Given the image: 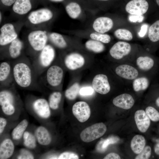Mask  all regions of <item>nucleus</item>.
Masks as SVG:
<instances>
[{
    "mask_svg": "<svg viewBox=\"0 0 159 159\" xmlns=\"http://www.w3.org/2000/svg\"><path fill=\"white\" fill-rule=\"evenodd\" d=\"M11 62L14 83L23 89L40 87L32 62L26 57H20Z\"/></svg>",
    "mask_w": 159,
    "mask_h": 159,
    "instance_id": "obj_1",
    "label": "nucleus"
},
{
    "mask_svg": "<svg viewBox=\"0 0 159 159\" xmlns=\"http://www.w3.org/2000/svg\"><path fill=\"white\" fill-rule=\"evenodd\" d=\"M55 54L53 47L47 44L34 58L32 64L38 77L51 65L55 58Z\"/></svg>",
    "mask_w": 159,
    "mask_h": 159,
    "instance_id": "obj_2",
    "label": "nucleus"
},
{
    "mask_svg": "<svg viewBox=\"0 0 159 159\" xmlns=\"http://www.w3.org/2000/svg\"><path fill=\"white\" fill-rule=\"evenodd\" d=\"M14 83L9 86L1 88L0 92V105L3 112L6 115H11L15 111V97L13 90Z\"/></svg>",
    "mask_w": 159,
    "mask_h": 159,
    "instance_id": "obj_3",
    "label": "nucleus"
},
{
    "mask_svg": "<svg viewBox=\"0 0 159 159\" xmlns=\"http://www.w3.org/2000/svg\"><path fill=\"white\" fill-rule=\"evenodd\" d=\"M27 38L29 47L36 53V56L47 44L49 37L46 31L38 29L30 32Z\"/></svg>",
    "mask_w": 159,
    "mask_h": 159,
    "instance_id": "obj_4",
    "label": "nucleus"
},
{
    "mask_svg": "<svg viewBox=\"0 0 159 159\" xmlns=\"http://www.w3.org/2000/svg\"><path fill=\"white\" fill-rule=\"evenodd\" d=\"M42 84L45 87L47 86L56 87L61 83L63 77L64 72L62 69L57 65L49 66L43 73Z\"/></svg>",
    "mask_w": 159,
    "mask_h": 159,
    "instance_id": "obj_5",
    "label": "nucleus"
},
{
    "mask_svg": "<svg viewBox=\"0 0 159 159\" xmlns=\"http://www.w3.org/2000/svg\"><path fill=\"white\" fill-rule=\"evenodd\" d=\"M106 130L107 127L103 123H95L84 129L81 132L80 137L83 141L90 142L102 136Z\"/></svg>",
    "mask_w": 159,
    "mask_h": 159,
    "instance_id": "obj_6",
    "label": "nucleus"
},
{
    "mask_svg": "<svg viewBox=\"0 0 159 159\" xmlns=\"http://www.w3.org/2000/svg\"><path fill=\"white\" fill-rule=\"evenodd\" d=\"M53 16L52 11L47 8H42L31 11L28 16L29 22L34 25H39L48 22Z\"/></svg>",
    "mask_w": 159,
    "mask_h": 159,
    "instance_id": "obj_7",
    "label": "nucleus"
},
{
    "mask_svg": "<svg viewBox=\"0 0 159 159\" xmlns=\"http://www.w3.org/2000/svg\"><path fill=\"white\" fill-rule=\"evenodd\" d=\"M18 34L14 25L11 23H6L0 29V46H7L18 38Z\"/></svg>",
    "mask_w": 159,
    "mask_h": 159,
    "instance_id": "obj_8",
    "label": "nucleus"
},
{
    "mask_svg": "<svg viewBox=\"0 0 159 159\" xmlns=\"http://www.w3.org/2000/svg\"><path fill=\"white\" fill-rule=\"evenodd\" d=\"M14 83L11 62H2L0 64V87H8Z\"/></svg>",
    "mask_w": 159,
    "mask_h": 159,
    "instance_id": "obj_9",
    "label": "nucleus"
},
{
    "mask_svg": "<svg viewBox=\"0 0 159 159\" xmlns=\"http://www.w3.org/2000/svg\"><path fill=\"white\" fill-rule=\"evenodd\" d=\"M148 8L149 4L146 0H131L126 4L125 10L130 14L143 15Z\"/></svg>",
    "mask_w": 159,
    "mask_h": 159,
    "instance_id": "obj_10",
    "label": "nucleus"
},
{
    "mask_svg": "<svg viewBox=\"0 0 159 159\" xmlns=\"http://www.w3.org/2000/svg\"><path fill=\"white\" fill-rule=\"evenodd\" d=\"M72 111L74 116L81 122L86 121L91 114L89 105L84 101H79L75 103L73 106Z\"/></svg>",
    "mask_w": 159,
    "mask_h": 159,
    "instance_id": "obj_11",
    "label": "nucleus"
},
{
    "mask_svg": "<svg viewBox=\"0 0 159 159\" xmlns=\"http://www.w3.org/2000/svg\"><path fill=\"white\" fill-rule=\"evenodd\" d=\"M131 49V46L129 43L119 41L113 45L109 52L111 56L114 58L120 59L129 54Z\"/></svg>",
    "mask_w": 159,
    "mask_h": 159,
    "instance_id": "obj_12",
    "label": "nucleus"
},
{
    "mask_svg": "<svg viewBox=\"0 0 159 159\" xmlns=\"http://www.w3.org/2000/svg\"><path fill=\"white\" fill-rule=\"evenodd\" d=\"M94 90L97 92L102 95L108 93L110 90V86L107 76L103 74L96 75L92 82Z\"/></svg>",
    "mask_w": 159,
    "mask_h": 159,
    "instance_id": "obj_13",
    "label": "nucleus"
},
{
    "mask_svg": "<svg viewBox=\"0 0 159 159\" xmlns=\"http://www.w3.org/2000/svg\"><path fill=\"white\" fill-rule=\"evenodd\" d=\"M64 62L67 68L70 70H74L83 66L85 63V59L80 54L73 53L65 57Z\"/></svg>",
    "mask_w": 159,
    "mask_h": 159,
    "instance_id": "obj_14",
    "label": "nucleus"
},
{
    "mask_svg": "<svg viewBox=\"0 0 159 159\" xmlns=\"http://www.w3.org/2000/svg\"><path fill=\"white\" fill-rule=\"evenodd\" d=\"M8 59L14 60L21 57L24 48L23 42L17 38L8 45Z\"/></svg>",
    "mask_w": 159,
    "mask_h": 159,
    "instance_id": "obj_15",
    "label": "nucleus"
},
{
    "mask_svg": "<svg viewBox=\"0 0 159 159\" xmlns=\"http://www.w3.org/2000/svg\"><path fill=\"white\" fill-rule=\"evenodd\" d=\"M115 72L119 77L128 80H134L138 75V72L135 68L127 64H122L117 66Z\"/></svg>",
    "mask_w": 159,
    "mask_h": 159,
    "instance_id": "obj_16",
    "label": "nucleus"
},
{
    "mask_svg": "<svg viewBox=\"0 0 159 159\" xmlns=\"http://www.w3.org/2000/svg\"><path fill=\"white\" fill-rule=\"evenodd\" d=\"M113 25V21L111 18L102 16L99 17L94 20L92 27L95 32L104 34L111 29Z\"/></svg>",
    "mask_w": 159,
    "mask_h": 159,
    "instance_id": "obj_17",
    "label": "nucleus"
},
{
    "mask_svg": "<svg viewBox=\"0 0 159 159\" xmlns=\"http://www.w3.org/2000/svg\"><path fill=\"white\" fill-rule=\"evenodd\" d=\"M32 106L35 112L41 117L47 118L50 116V107L48 102L45 99H36L33 102Z\"/></svg>",
    "mask_w": 159,
    "mask_h": 159,
    "instance_id": "obj_18",
    "label": "nucleus"
},
{
    "mask_svg": "<svg viewBox=\"0 0 159 159\" xmlns=\"http://www.w3.org/2000/svg\"><path fill=\"white\" fill-rule=\"evenodd\" d=\"M135 120L137 127L142 132H146L150 125V119L145 112L143 110H138L135 112Z\"/></svg>",
    "mask_w": 159,
    "mask_h": 159,
    "instance_id": "obj_19",
    "label": "nucleus"
},
{
    "mask_svg": "<svg viewBox=\"0 0 159 159\" xmlns=\"http://www.w3.org/2000/svg\"><path fill=\"white\" fill-rule=\"evenodd\" d=\"M112 102L113 104L117 107L127 110L133 106L135 103V100L130 94L124 93L115 97Z\"/></svg>",
    "mask_w": 159,
    "mask_h": 159,
    "instance_id": "obj_20",
    "label": "nucleus"
},
{
    "mask_svg": "<svg viewBox=\"0 0 159 159\" xmlns=\"http://www.w3.org/2000/svg\"><path fill=\"white\" fill-rule=\"evenodd\" d=\"M30 0H16L12 5L13 11L19 15H24L28 13L32 9Z\"/></svg>",
    "mask_w": 159,
    "mask_h": 159,
    "instance_id": "obj_21",
    "label": "nucleus"
},
{
    "mask_svg": "<svg viewBox=\"0 0 159 159\" xmlns=\"http://www.w3.org/2000/svg\"><path fill=\"white\" fill-rule=\"evenodd\" d=\"M14 149V145L11 140L9 139L4 140L0 146V158H9L13 154Z\"/></svg>",
    "mask_w": 159,
    "mask_h": 159,
    "instance_id": "obj_22",
    "label": "nucleus"
},
{
    "mask_svg": "<svg viewBox=\"0 0 159 159\" xmlns=\"http://www.w3.org/2000/svg\"><path fill=\"white\" fill-rule=\"evenodd\" d=\"M35 135L38 142L41 145H47L51 142V138L49 132L43 126H39L37 128Z\"/></svg>",
    "mask_w": 159,
    "mask_h": 159,
    "instance_id": "obj_23",
    "label": "nucleus"
},
{
    "mask_svg": "<svg viewBox=\"0 0 159 159\" xmlns=\"http://www.w3.org/2000/svg\"><path fill=\"white\" fill-rule=\"evenodd\" d=\"M145 139L143 136L137 135L133 138L131 141V148L135 153L139 154L145 147Z\"/></svg>",
    "mask_w": 159,
    "mask_h": 159,
    "instance_id": "obj_24",
    "label": "nucleus"
},
{
    "mask_svg": "<svg viewBox=\"0 0 159 159\" xmlns=\"http://www.w3.org/2000/svg\"><path fill=\"white\" fill-rule=\"evenodd\" d=\"M65 9L69 17L73 19L78 18L82 11L80 5L74 1H72L67 4L65 6Z\"/></svg>",
    "mask_w": 159,
    "mask_h": 159,
    "instance_id": "obj_25",
    "label": "nucleus"
},
{
    "mask_svg": "<svg viewBox=\"0 0 159 159\" xmlns=\"http://www.w3.org/2000/svg\"><path fill=\"white\" fill-rule=\"evenodd\" d=\"M48 37L50 42L59 48L64 49L67 46L66 41L63 36L60 34L52 32L49 34Z\"/></svg>",
    "mask_w": 159,
    "mask_h": 159,
    "instance_id": "obj_26",
    "label": "nucleus"
},
{
    "mask_svg": "<svg viewBox=\"0 0 159 159\" xmlns=\"http://www.w3.org/2000/svg\"><path fill=\"white\" fill-rule=\"evenodd\" d=\"M136 64L140 69L146 71L150 69L153 67L154 61L149 57L140 56L137 59Z\"/></svg>",
    "mask_w": 159,
    "mask_h": 159,
    "instance_id": "obj_27",
    "label": "nucleus"
},
{
    "mask_svg": "<svg viewBox=\"0 0 159 159\" xmlns=\"http://www.w3.org/2000/svg\"><path fill=\"white\" fill-rule=\"evenodd\" d=\"M149 85V80L145 77H137L132 83L133 88L135 92L145 90L148 87Z\"/></svg>",
    "mask_w": 159,
    "mask_h": 159,
    "instance_id": "obj_28",
    "label": "nucleus"
},
{
    "mask_svg": "<svg viewBox=\"0 0 159 159\" xmlns=\"http://www.w3.org/2000/svg\"><path fill=\"white\" fill-rule=\"evenodd\" d=\"M28 125L26 120L21 121L13 130L12 132V138L15 140L19 139L23 135Z\"/></svg>",
    "mask_w": 159,
    "mask_h": 159,
    "instance_id": "obj_29",
    "label": "nucleus"
},
{
    "mask_svg": "<svg viewBox=\"0 0 159 159\" xmlns=\"http://www.w3.org/2000/svg\"><path fill=\"white\" fill-rule=\"evenodd\" d=\"M85 46L88 49L96 53L101 52L105 49V47L101 42L92 39L87 41Z\"/></svg>",
    "mask_w": 159,
    "mask_h": 159,
    "instance_id": "obj_30",
    "label": "nucleus"
},
{
    "mask_svg": "<svg viewBox=\"0 0 159 159\" xmlns=\"http://www.w3.org/2000/svg\"><path fill=\"white\" fill-rule=\"evenodd\" d=\"M62 95L60 92L55 91L50 95L48 103L50 108L53 110L57 109L61 101Z\"/></svg>",
    "mask_w": 159,
    "mask_h": 159,
    "instance_id": "obj_31",
    "label": "nucleus"
},
{
    "mask_svg": "<svg viewBox=\"0 0 159 159\" xmlns=\"http://www.w3.org/2000/svg\"><path fill=\"white\" fill-rule=\"evenodd\" d=\"M148 36L150 40L152 42H156L159 40V20L150 26Z\"/></svg>",
    "mask_w": 159,
    "mask_h": 159,
    "instance_id": "obj_32",
    "label": "nucleus"
},
{
    "mask_svg": "<svg viewBox=\"0 0 159 159\" xmlns=\"http://www.w3.org/2000/svg\"><path fill=\"white\" fill-rule=\"evenodd\" d=\"M80 85L77 83H75L65 91V97L69 100H73L76 98L79 93Z\"/></svg>",
    "mask_w": 159,
    "mask_h": 159,
    "instance_id": "obj_33",
    "label": "nucleus"
},
{
    "mask_svg": "<svg viewBox=\"0 0 159 159\" xmlns=\"http://www.w3.org/2000/svg\"><path fill=\"white\" fill-rule=\"evenodd\" d=\"M23 135L24 143L25 146L30 149L34 148L36 145L34 136L28 131L24 132Z\"/></svg>",
    "mask_w": 159,
    "mask_h": 159,
    "instance_id": "obj_34",
    "label": "nucleus"
},
{
    "mask_svg": "<svg viewBox=\"0 0 159 159\" xmlns=\"http://www.w3.org/2000/svg\"><path fill=\"white\" fill-rule=\"evenodd\" d=\"M114 34L116 38L120 39L130 41L133 38L131 32L125 29H117L114 32Z\"/></svg>",
    "mask_w": 159,
    "mask_h": 159,
    "instance_id": "obj_35",
    "label": "nucleus"
},
{
    "mask_svg": "<svg viewBox=\"0 0 159 159\" xmlns=\"http://www.w3.org/2000/svg\"><path fill=\"white\" fill-rule=\"evenodd\" d=\"M90 37L92 39L104 43H108L111 40L110 37L109 35L97 32L90 34Z\"/></svg>",
    "mask_w": 159,
    "mask_h": 159,
    "instance_id": "obj_36",
    "label": "nucleus"
},
{
    "mask_svg": "<svg viewBox=\"0 0 159 159\" xmlns=\"http://www.w3.org/2000/svg\"><path fill=\"white\" fill-rule=\"evenodd\" d=\"M145 112L152 121L154 122L159 121V112L154 107L148 106L146 108Z\"/></svg>",
    "mask_w": 159,
    "mask_h": 159,
    "instance_id": "obj_37",
    "label": "nucleus"
},
{
    "mask_svg": "<svg viewBox=\"0 0 159 159\" xmlns=\"http://www.w3.org/2000/svg\"><path fill=\"white\" fill-rule=\"evenodd\" d=\"M151 150L150 147L149 146L145 147L142 151L136 156V159H148L151 155Z\"/></svg>",
    "mask_w": 159,
    "mask_h": 159,
    "instance_id": "obj_38",
    "label": "nucleus"
},
{
    "mask_svg": "<svg viewBox=\"0 0 159 159\" xmlns=\"http://www.w3.org/2000/svg\"><path fill=\"white\" fill-rule=\"evenodd\" d=\"M94 90L93 87L90 86H84L80 89L79 93L82 96H90L94 94Z\"/></svg>",
    "mask_w": 159,
    "mask_h": 159,
    "instance_id": "obj_39",
    "label": "nucleus"
},
{
    "mask_svg": "<svg viewBox=\"0 0 159 159\" xmlns=\"http://www.w3.org/2000/svg\"><path fill=\"white\" fill-rule=\"evenodd\" d=\"M119 140V139L116 136H111L106 139L103 140L102 148L105 151L109 145L116 143Z\"/></svg>",
    "mask_w": 159,
    "mask_h": 159,
    "instance_id": "obj_40",
    "label": "nucleus"
},
{
    "mask_svg": "<svg viewBox=\"0 0 159 159\" xmlns=\"http://www.w3.org/2000/svg\"><path fill=\"white\" fill-rule=\"evenodd\" d=\"M79 156L76 154L71 152H64L61 153L59 156V159H78Z\"/></svg>",
    "mask_w": 159,
    "mask_h": 159,
    "instance_id": "obj_41",
    "label": "nucleus"
},
{
    "mask_svg": "<svg viewBox=\"0 0 159 159\" xmlns=\"http://www.w3.org/2000/svg\"><path fill=\"white\" fill-rule=\"evenodd\" d=\"M18 159H34V157L32 154L28 151L24 149L21 150L20 155L17 157Z\"/></svg>",
    "mask_w": 159,
    "mask_h": 159,
    "instance_id": "obj_42",
    "label": "nucleus"
},
{
    "mask_svg": "<svg viewBox=\"0 0 159 159\" xmlns=\"http://www.w3.org/2000/svg\"><path fill=\"white\" fill-rule=\"evenodd\" d=\"M144 16L142 15H135L130 14L129 16L130 21L132 22H141L143 20Z\"/></svg>",
    "mask_w": 159,
    "mask_h": 159,
    "instance_id": "obj_43",
    "label": "nucleus"
},
{
    "mask_svg": "<svg viewBox=\"0 0 159 159\" xmlns=\"http://www.w3.org/2000/svg\"><path fill=\"white\" fill-rule=\"evenodd\" d=\"M148 25L145 24H143L141 27L140 30L138 33V35L140 37H143L145 35L147 30Z\"/></svg>",
    "mask_w": 159,
    "mask_h": 159,
    "instance_id": "obj_44",
    "label": "nucleus"
},
{
    "mask_svg": "<svg viewBox=\"0 0 159 159\" xmlns=\"http://www.w3.org/2000/svg\"><path fill=\"white\" fill-rule=\"evenodd\" d=\"M6 124L7 121L5 118L2 117L0 118V134H1L3 132Z\"/></svg>",
    "mask_w": 159,
    "mask_h": 159,
    "instance_id": "obj_45",
    "label": "nucleus"
},
{
    "mask_svg": "<svg viewBox=\"0 0 159 159\" xmlns=\"http://www.w3.org/2000/svg\"><path fill=\"white\" fill-rule=\"evenodd\" d=\"M104 159H120V156L115 153H110L107 155L104 158Z\"/></svg>",
    "mask_w": 159,
    "mask_h": 159,
    "instance_id": "obj_46",
    "label": "nucleus"
},
{
    "mask_svg": "<svg viewBox=\"0 0 159 159\" xmlns=\"http://www.w3.org/2000/svg\"><path fill=\"white\" fill-rule=\"evenodd\" d=\"M1 3L4 6H9L13 5L16 0H0Z\"/></svg>",
    "mask_w": 159,
    "mask_h": 159,
    "instance_id": "obj_47",
    "label": "nucleus"
},
{
    "mask_svg": "<svg viewBox=\"0 0 159 159\" xmlns=\"http://www.w3.org/2000/svg\"><path fill=\"white\" fill-rule=\"evenodd\" d=\"M103 142V140L100 141L97 144L96 146V149L97 151L100 153H103L105 151L102 148V145Z\"/></svg>",
    "mask_w": 159,
    "mask_h": 159,
    "instance_id": "obj_48",
    "label": "nucleus"
},
{
    "mask_svg": "<svg viewBox=\"0 0 159 159\" xmlns=\"http://www.w3.org/2000/svg\"><path fill=\"white\" fill-rule=\"evenodd\" d=\"M156 143L154 148V151L155 153L159 155V138L156 140Z\"/></svg>",
    "mask_w": 159,
    "mask_h": 159,
    "instance_id": "obj_49",
    "label": "nucleus"
},
{
    "mask_svg": "<svg viewBox=\"0 0 159 159\" xmlns=\"http://www.w3.org/2000/svg\"><path fill=\"white\" fill-rule=\"evenodd\" d=\"M155 103L159 107V97H158L156 100Z\"/></svg>",
    "mask_w": 159,
    "mask_h": 159,
    "instance_id": "obj_50",
    "label": "nucleus"
},
{
    "mask_svg": "<svg viewBox=\"0 0 159 159\" xmlns=\"http://www.w3.org/2000/svg\"><path fill=\"white\" fill-rule=\"evenodd\" d=\"M49 0L51 1L54 2H60L64 0Z\"/></svg>",
    "mask_w": 159,
    "mask_h": 159,
    "instance_id": "obj_51",
    "label": "nucleus"
},
{
    "mask_svg": "<svg viewBox=\"0 0 159 159\" xmlns=\"http://www.w3.org/2000/svg\"><path fill=\"white\" fill-rule=\"evenodd\" d=\"M2 20V13L0 11V23H1Z\"/></svg>",
    "mask_w": 159,
    "mask_h": 159,
    "instance_id": "obj_52",
    "label": "nucleus"
},
{
    "mask_svg": "<svg viewBox=\"0 0 159 159\" xmlns=\"http://www.w3.org/2000/svg\"><path fill=\"white\" fill-rule=\"evenodd\" d=\"M158 5L159 6V0H156Z\"/></svg>",
    "mask_w": 159,
    "mask_h": 159,
    "instance_id": "obj_53",
    "label": "nucleus"
}]
</instances>
